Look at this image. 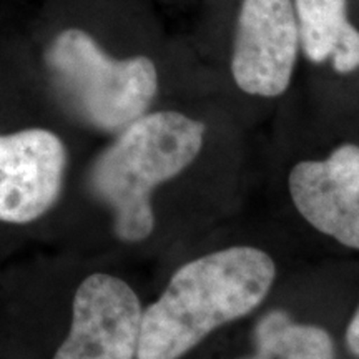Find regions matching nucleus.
<instances>
[{"label":"nucleus","instance_id":"obj_1","mask_svg":"<svg viewBox=\"0 0 359 359\" xmlns=\"http://www.w3.org/2000/svg\"><path fill=\"white\" fill-rule=\"evenodd\" d=\"M275 275L271 257L251 246H233L182 266L142 314L138 359L183 356L213 330L253 311Z\"/></svg>","mask_w":359,"mask_h":359},{"label":"nucleus","instance_id":"obj_2","mask_svg":"<svg viewBox=\"0 0 359 359\" xmlns=\"http://www.w3.org/2000/svg\"><path fill=\"white\" fill-rule=\"evenodd\" d=\"M205 125L177 111L142 115L93 165L90 187L114 210L123 241H142L154 230L150 195L177 177L203 145Z\"/></svg>","mask_w":359,"mask_h":359},{"label":"nucleus","instance_id":"obj_3","mask_svg":"<svg viewBox=\"0 0 359 359\" xmlns=\"http://www.w3.org/2000/svg\"><path fill=\"white\" fill-rule=\"evenodd\" d=\"M47 64L72 109L102 130L125 128L140 118L158 87L150 58L115 60L80 29L64 30L53 40Z\"/></svg>","mask_w":359,"mask_h":359},{"label":"nucleus","instance_id":"obj_4","mask_svg":"<svg viewBox=\"0 0 359 359\" xmlns=\"http://www.w3.org/2000/svg\"><path fill=\"white\" fill-rule=\"evenodd\" d=\"M298 45L291 0H243L231 60L238 87L250 95H281L293 75Z\"/></svg>","mask_w":359,"mask_h":359},{"label":"nucleus","instance_id":"obj_5","mask_svg":"<svg viewBox=\"0 0 359 359\" xmlns=\"http://www.w3.org/2000/svg\"><path fill=\"white\" fill-rule=\"evenodd\" d=\"M142 314L140 299L123 280L88 276L75 293L70 333L53 359H133Z\"/></svg>","mask_w":359,"mask_h":359},{"label":"nucleus","instance_id":"obj_6","mask_svg":"<svg viewBox=\"0 0 359 359\" xmlns=\"http://www.w3.org/2000/svg\"><path fill=\"white\" fill-rule=\"evenodd\" d=\"M65 165L64 143L48 130L0 135V222L42 217L58 198Z\"/></svg>","mask_w":359,"mask_h":359},{"label":"nucleus","instance_id":"obj_7","mask_svg":"<svg viewBox=\"0 0 359 359\" xmlns=\"http://www.w3.org/2000/svg\"><path fill=\"white\" fill-rule=\"evenodd\" d=\"M290 193L316 230L359 250V147L343 145L321 161L291 170Z\"/></svg>","mask_w":359,"mask_h":359},{"label":"nucleus","instance_id":"obj_8","mask_svg":"<svg viewBox=\"0 0 359 359\" xmlns=\"http://www.w3.org/2000/svg\"><path fill=\"white\" fill-rule=\"evenodd\" d=\"M257 348L264 359H334L333 341L325 330L294 325L283 311L269 313L259 321Z\"/></svg>","mask_w":359,"mask_h":359},{"label":"nucleus","instance_id":"obj_9","mask_svg":"<svg viewBox=\"0 0 359 359\" xmlns=\"http://www.w3.org/2000/svg\"><path fill=\"white\" fill-rule=\"evenodd\" d=\"M299 42L311 62H325L349 25L346 0H294Z\"/></svg>","mask_w":359,"mask_h":359},{"label":"nucleus","instance_id":"obj_10","mask_svg":"<svg viewBox=\"0 0 359 359\" xmlns=\"http://www.w3.org/2000/svg\"><path fill=\"white\" fill-rule=\"evenodd\" d=\"M331 58L339 74H349L359 67V32L351 24L341 34Z\"/></svg>","mask_w":359,"mask_h":359},{"label":"nucleus","instance_id":"obj_11","mask_svg":"<svg viewBox=\"0 0 359 359\" xmlns=\"http://www.w3.org/2000/svg\"><path fill=\"white\" fill-rule=\"evenodd\" d=\"M346 339H348V346L354 354L359 356V309L356 314L353 316L351 323H349L348 333H346Z\"/></svg>","mask_w":359,"mask_h":359},{"label":"nucleus","instance_id":"obj_12","mask_svg":"<svg viewBox=\"0 0 359 359\" xmlns=\"http://www.w3.org/2000/svg\"><path fill=\"white\" fill-rule=\"evenodd\" d=\"M250 359H264V358L262 356V354H258V353H257V354H255L253 358H250Z\"/></svg>","mask_w":359,"mask_h":359}]
</instances>
